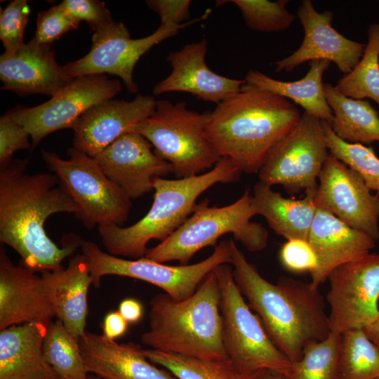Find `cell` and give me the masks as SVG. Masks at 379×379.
<instances>
[{
	"label": "cell",
	"instance_id": "6da1fadb",
	"mask_svg": "<svg viewBox=\"0 0 379 379\" xmlns=\"http://www.w3.org/2000/svg\"><path fill=\"white\" fill-rule=\"evenodd\" d=\"M27 164V159H16L0 169V241L20 255L23 266L53 271L63 267L84 240L66 234L58 246L45 231L46 220L58 213L76 215L79 208L55 175L29 173Z\"/></svg>",
	"mask_w": 379,
	"mask_h": 379
},
{
	"label": "cell",
	"instance_id": "7a4b0ae2",
	"mask_svg": "<svg viewBox=\"0 0 379 379\" xmlns=\"http://www.w3.org/2000/svg\"><path fill=\"white\" fill-rule=\"evenodd\" d=\"M231 264L234 281L251 310L292 364L300 359L307 345L330 334L328 315L319 288L287 277L279 278L276 284L268 281L234 241Z\"/></svg>",
	"mask_w": 379,
	"mask_h": 379
},
{
	"label": "cell",
	"instance_id": "3957f363",
	"mask_svg": "<svg viewBox=\"0 0 379 379\" xmlns=\"http://www.w3.org/2000/svg\"><path fill=\"white\" fill-rule=\"evenodd\" d=\"M300 117L286 98L245 84L209 112L206 131L221 157L232 159L242 173H254Z\"/></svg>",
	"mask_w": 379,
	"mask_h": 379
},
{
	"label": "cell",
	"instance_id": "277c9868",
	"mask_svg": "<svg viewBox=\"0 0 379 379\" xmlns=\"http://www.w3.org/2000/svg\"><path fill=\"white\" fill-rule=\"evenodd\" d=\"M220 292L214 271L190 297L159 293L150 301L149 329L140 336L150 349L204 360L229 359L223 340Z\"/></svg>",
	"mask_w": 379,
	"mask_h": 379
},
{
	"label": "cell",
	"instance_id": "5b68a950",
	"mask_svg": "<svg viewBox=\"0 0 379 379\" xmlns=\"http://www.w3.org/2000/svg\"><path fill=\"white\" fill-rule=\"evenodd\" d=\"M241 171L230 159L222 157L211 171L177 179L157 178L152 206L147 214L130 226L98 227L107 253L118 257L138 259L145 255L152 239L161 241L173 233L193 213L197 198L218 182L237 181Z\"/></svg>",
	"mask_w": 379,
	"mask_h": 379
},
{
	"label": "cell",
	"instance_id": "8992f818",
	"mask_svg": "<svg viewBox=\"0 0 379 379\" xmlns=\"http://www.w3.org/2000/svg\"><path fill=\"white\" fill-rule=\"evenodd\" d=\"M208 203L205 199L197 204L189 218L168 237L148 248L144 257L161 263L175 260L187 265L199 251L215 246L218 239L229 233L251 252L267 246V230L262 224L251 221L255 212L248 189L230 205L209 206Z\"/></svg>",
	"mask_w": 379,
	"mask_h": 379
},
{
	"label": "cell",
	"instance_id": "52a82bcc",
	"mask_svg": "<svg viewBox=\"0 0 379 379\" xmlns=\"http://www.w3.org/2000/svg\"><path fill=\"white\" fill-rule=\"evenodd\" d=\"M208 115L189 109L185 102L159 100L153 114L131 131L152 144L177 178H188L213 168L222 158L207 133Z\"/></svg>",
	"mask_w": 379,
	"mask_h": 379
},
{
	"label": "cell",
	"instance_id": "ba28073f",
	"mask_svg": "<svg viewBox=\"0 0 379 379\" xmlns=\"http://www.w3.org/2000/svg\"><path fill=\"white\" fill-rule=\"evenodd\" d=\"M213 271L220 287L224 344L232 365L246 375L270 370L288 377L292 363L251 312L234 281L232 268L222 264Z\"/></svg>",
	"mask_w": 379,
	"mask_h": 379
},
{
	"label": "cell",
	"instance_id": "9c48e42d",
	"mask_svg": "<svg viewBox=\"0 0 379 379\" xmlns=\"http://www.w3.org/2000/svg\"><path fill=\"white\" fill-rule=\"evenodd\" d=\"M48 168L79 208L75 215L86 229L116 225L127 220L131 199L104 173L93 157L74 147L63 159L54 152L41 150Z\"/></svg>",
	"mask_w": 379,
	"mask_h": 379
},
{
	"label": "cell",
	"instance_id": "30bf717a",
	"mask_svg": "<svg viewBox=\"0 0 379 379\" xmlns=\"http://www.w3.org/2000/svg\"><path fill=\"white\" fill-rule=\"evenodd\" d=\"M233 240H223L215 246L213 253L192 265L171 266L145 257L128 260L103 251L95 243L84 240L81 253L89 266L92 284L100 286L107 275L131 277L161 288L175 300L192 296L206 276L217 267L231 263Z\"/></svg>",
	"mask_w": 379,
	"mask_h": 379
},
{
	"label": "cell",
	"instance_id": "8fae6325",
	"mask_svg": "<svg viewBox=\"0 0 379 379\" xmlns=\"http://www.w3.org/2000/svg\"><path fill=\"white\" fill-rule=\"evenodd\" d=\"M328 152L322 121L304 112L272 148L258 172L259 181L271 187L282 185L291 194L316 191Z\"/></svg>",
	"mask_w": 379,
	"mask_h": 379
},
{
	"label": "cell",
	"instance_id": "7c38bea8",
	"mask_svg": "<svg viewBox=\"0 0 379 379\" xmlns=\"http://www.w3.org/2000/svg\"><path fill=\"white\" fill-rule=\"evenodd\" d=\"M208 11L200 18L182 25H162L149 36L132 39L122 22L113 21L93 32L90 51L81 58L61 66L62 74L68 79L89 74H110L119 77L131 93L138 91L133 78L134 67L139 59L154 45L179 33L209 15Z\"/></svg>",
	"mask_w": 379,
	"mask_h": 379
},
{
	"label": "cell",
	"instance_id": "4fadbf2b",
	"mask_svg": "<svg viewBox=\"0 0 379 379\" xmlns=\"http://www.w3.org/2000/svg\"><path fill=\"white\" fill-rule=\"evenodd\" d=\"M122 90L121 81L105 74L77 77L51 96L47 102L33 107L18 106L9 111L32 139V149L48 135L63 128H73L80 117L91 107L114 98Z\"/></svg>",
	"mask_w": 379,
	"mask_h": 379
},
{
	"label": "cell",
	"instance_id": "5bb4252c",
	"mask_svg": "<svg viewBox=\"0 0 379 379\" xmlns=\"http://www.w3.org/2000/svg\"><path fill=\"white\" fill-rule=\"evenodd\" d=\"M331 333L364 329L379 317V254L368 253L329 274Z\"/></svg>",
	"mask_w": 379,
	"mask_h": 379
},
{
	"label": "cell",
	"instance_id": "9a60e30c",
	"mask_svg": "<svg viewBox=\"0 0 379 379\" xmlns=\"http://www.w3.org/2000/svg\"><path fill=\"white\" fill-rule=\"evenodd\" d=\"M318 179L314 199L317 208L379 239V194H372L356 171L330 153Z\"/></svg>",
	"mask_w": 379,
	"mask_h": 379
},
{
	"label": "cell",
	"instance_id": "2e32d148",
	"mask_svg": "<svg viewBox=\"0 0 379 379\" xmlns=\"http://www.w3.org/2000/svg\"><path fill=\"white\" fill-rule=\"evenodd\" d=\"M297 16L304 30L302 42L290 55L274 62L276 72H289L314 60L333 62L344 74L351 72L362 57L366 44L340 34L332 26L333 13L318 12L310 0L301 1Z\"/></svg>",
	"mask_w": 379,
	"mask_h": 379
},
{
	"label": "cell",
	"instance_id": "e0dca14e",
	"mask_svg": "<svg viewBox=\"0 0 379 379\" xmlns=\"http://www.w3.org/2000/svg\"><path fill=\"white\" fill-rule=\"evenodd\" d=\"M152 144L142 135L128 131L93 158L106 176L131 199L153 190L158 177L172 173L166 161L152 150Z\"/></svg>",
	"mask_w": 379,
	"mask_h": 379
},
{
	"label": "cell",
	"instance_id": "ac0fdd59",
	"mask_svg": "<svg viewBox=\"0 0 379 379\" xmlns=\"http://www.w3.org/2000/svg\"><path fill=\"white\" fill-rule=\"evenodd\" d=\"M157 100L138 94L131 101L109 99L84 112L72 130L73 147L94 157L154 112Z\"/></svg>",
	"mask_w": 379,
	"mask_h": 379
},
{
	"label": "cell",
	"instance_id": "d6986e66",
	"mask_svg": "<svg viewBox=\"0 0 379 379\" xmlns=\"http://www.w3.org/2000/svg\"><path fill=\"white\" fill-rule=\"evenodd\" d=\"M56 316L42 276L15 265L0 251V331L26 323L49 324Z\"/></svg>",
	"mask_w": 379,
	"mask_h": 379
},
{
	"label": "cell",
	"instance_id": "ffe728a7",
	"mask_svg": "<svg viewBox=\"0 0 379 379\" xmlns=\"http://www.w3.org/2000/svg\"><path fill=\"white\" fill-rule=\"evenodd\" d=\"M207 50V41L202 39L171 52L166 61L171 72L154 86L153 93L185 92L218 105L239 93L245 79H231L213 72L205 61Z\"/></svg>",
	"mask_w": 379,
	"mask_h": 379
},
{
	"label": "cell",
	"instance_id": "44dd1931",
	"mask_svg": "<svg viewBox=\"0 0 379 379\" xmlns=\"http://www.w3.org/2000/svg\"><path fill=\"white\" fill-rule=\"evenodd\" d=\"M1 90L19 95L44 94L53 96L74 79L64 77L51 46L30 40L11 55L0 57Z\"/></svg>",
	"mask_w": 379,
	"mask_h": 379
},
{
	"label": "cell",
	"instance_id": "7402d4cb",
	"mask_svg": "<svg viewBox=\"0 0 379 379\" xmlns=\"http://www.w3.org/2000/svg\"><path fill=\"white\" fill-rule=\"evenodd\" d=\"M307 241L317 260V267L310 273V284L319 288L334 269L370 253L376 241L332 213L317 208Z\"/></svg>",
	"mask_w": 379,
	"mask_h": 379
},
{
	"label": "cell",
	"instance_id": "603a6c76",
	"mask_svg": "<svg viewBox=\"0 0 379 379\" xmlns=\"http://www.w3.org/2000/svg\"><path fill=\"white\" fill-rule=\"evenodd\" d=\"M79 343L88 373L102 379H178L150 362L138 344L118 343L87 331Z\"/></svg>",
	"mask_w": 379,
	"mask_h": 379
},
{
	"label": "cell",
	"instance_id": "cb8c5ba5",
	"mask_svg": "<svg viewBox=\"0 0 379 379\" xmlns=\"http://www.w3.org/2000/svg\"><path fill=\"white\" fill-rule=\"evenodd\" d=\"M48 325L26 323L1 330L0 379H61L43 350Z\"/></svg>",
	"mask_w": 379,
	"mask_h": 379
},
{
	"label": "cell",
	"instance_id": "d4e9b609",
	"mask_svg": "<svg viewBox=\"0 0 379 379\" xmlns=\"http://www.w3.org/2000/svg\"><path fill=\"white\" fill-rule=\"evenodd\" d=\"M56 317L66 329L79 339L86 332L88 293L92 284L84 255L77 254L66 268L41 272Z\"/></svg>",
	"mask_w": 379,
	"mask_h": 379
},
{
	"label": "cell",
	"instance_id": "484cf974",
	"mask_svg": "<svg viewBox=\"0 0 379 379\" xmlns=\"http://www.w3.org/2000/svg\"><path fill=\"white\" fill-rule=\"evenodd\" d=\"M258 181L253 187L252 204L255 215L263 216L269 226L286 240L307 241L317 208L316 191L305 192L300 199H287Z\"/></svg>",
	"mask_w": 379,
	"mask_h": 379
},
{
	"label": "cell",
	"instance_id": "4316f807",
	"mask_svg": "<svg viewBox=\"0 0 379 379\" xmlns=\"http://www.w3.org/2000/svg\"><path fill=\"white\" fill-rule=\"evenodd\" d=\"M329 65L327 60L312 61L305 77L293 81H279L258 70L251 69L246 75V84L291 100L307 114L331 125L333 114L322 81L324 73Z\"/></svg>",
	"mask_w": 379,
	"mask_h": 379
},
{
	"label": "cell",
	"instance_id": "83f0119b",
	"mask_svg": "<svg viewBox=\"0 0 379 379\" xmlns=\"http://www.w3.org/2000/svg\"><path fill=\"white\" fill-rule=\"evenodd\" d=\"M324 92L333 114L331 126L339 138L362 145L379 142V114L368 101L346 97L328 83Z\"/></svg>",
	"mask_w": 379,
	"mask_h": 379
},
{
	"label": "cell",
	"instance_id": "f1b7e54d",
	"mask_svg": "<svg viewBox=\"0 0 379 379\" xmlns=\"http://www.w3.org/2000/svg\"><path fill=\"white\" fill-rule=\"evenodd\" d=\"M142 353L178 379H253L255 375L240 373L230 359L204 360L154 349H142Z\"/></svg>",
	"mask_w": 379,
	"mask_h": 379
},
{
	"label": "cell",
	"instance_id": "f546056e",
	"mask_svg": "<svg viewBox=\"0 0 379 379\" xmlns=\"http://www.w3.org/2000/svg\"><path fill=\"white\" fill-rule=\"evenodd\" d=\"M336 90L356 99L370 98L379 105V23L368 28V43L362 57L349 73L339 79Z\"/></svg>",
	"mask_w": 379,
	"mask_h": 379
},
{
	"label": "cell",
	"instance_id": "4dcf8cb0",
	"mask_svg": "<svg viewBox=\"0 0 379 379\" xmlns=\"http://www.w3.org/2000/svg\"><path fill=\"white\" fill-rule=\"evenodd\" d=\"M46 361L61 379H88L79 339L59 319L47 327L43 343Z\"/></svg>",
	"mask_w": 379,
	"mask_h": 379
},
{
	"label": "cell",
	"instance_id": "1f68e13d",
	"mask_svg": "<svg viewBox=\"0 0 379 379\" xmlns=\"http://www.w3.org/2000/svg\"><path fill=\"white\" fill-rule=\"evenodd\" d=\"M379 378V347L364 329L341 334L338 379H377Z\"/></svg>",
	"mask_w": 379,
	"mask_h": 379
},
{
	"label": "cell",
	"instance_id": "d6a6232c",
	"mask_svg": "<svg viewBox=\"0 0 379 379\" xmlns=\"http://www.w3.org/2000/svg\"><path fill=\"white\" fill-rule=\"evenodd\" d=\"M341 335L333 333L305 347L288 379H338Z\"/></svg>",
	"mask_w": 379,
	"mask_h": 379
},
{
	"label": "cell",
	"instance_id": "836d02e7",
	"mask_svg": "<svg viewBox=\"0 0 379 379\" xmlns=\"http://www.w3.org/2000/svg\"><path fill=\"white\" fill-rule=\"evenodd\" d=\"M329 152L356 171L367 187L379 194V158L371 147L339 138L330 124L322 121Z\"/></svg>",
	"mask_w": 379,
	"mask_h": 379
},
{
	"label": "cell",
	"instance_id": "e575fe53",
	"mask_svg": "<svg viewBox=\"0 0 379 379\" xmlns=\"http://www.w3.org/2000/svg\"><path fill=\"white\" fill-rule=\"evenodd\" d=\"M241 12L246 25L252 30L274 32L287 29L295 20L286 6L289 1L232 0Z\"/></svg>",
	"mask_w": 379,
	"mask_h": 379
},
{
	"label": "cell",
	"instance_id": "d590c367",
	"mask_svg": "<svg viewBox=\"0 0 379 379\" xmlns=\"http://www.w3.org/2000/svg\"><path fill=\"white\" fill-rule=\"evenodd\" d=\"M31 9L27 0H14L1 9L0 39L5 48L4 53L11 55L25 42L24 34Z\"/></svg>",
	"mask_w": 379,
	"mask_h": 379
},
{
	"label": "cell",
	"instance_id": "8d00e7d4",
	"mask_svg": "<svg viewBox=\"0 0 379 379\" xmlns=\"http://www.w3.org/2000/svg\"><path fill=\"white\" fill-rule=\"evenodd\" d=\"M79 23L58 4L38 13L36 28L32 40L39 44L51 46L65 33L77 29Z\"/></svg>",
	"mask_w": 379,
	"mask_h": 379
},
{
	"label": "cell",
	"instance_id": "74e56055",
	"mask_svg": "<svg viewBox=\"0 0 379 379\" xmlns=\"http://www.w3.org/2000/svg\"><path fill=\"white\" fill-rule=\"evenodd\" d=\"M67 14L80 22L85 21L95 32L112 23L109 11L103 1L98 0H63L59 4Z\"/></svg>",
	"mask_w": 379,
	"mask_h": 379
},
{
	"label": "cell",
	"instance_id": "f35d334b",
	"mask_svg": "<svg viewBox=\"0 0 379 379\" xmlns=\"http://www.w3.org/2000/svg\"><path fill=\"white\" fill-rule=\"evenodd\" d=\"M29 138V134L13 120L8 112L0 117V169L12 162L16 151L32 148Z\"/></svg>",
	"mask_w": 379,
	"mask_h": 379
},
{
	"label": "cell",
	"instance_id": "ab89813d",
	"mask_svg": "<svg viewBox=\"0 0 379 379\" xmlns=\"http://www.w3.org/2000/svg\"><path fill=\"white\" fill-rule=\"evenodd\" d=\"M281 265L293 272H312L317 265V260L312 246L307 241L301 239L287 240L279 251Z\"/></svg>",
	"mask_w": 379,
	"mask_h": 379
},
{
	"label": "cell",
	"instance_id": "60d3db41",
	"mask_svg": "<svg viewBox=\"0 0 379 379\" xmlns=\"http://www.w3.org/2000/svg\"><path fill=\"white\" fill-rule=\"evenodd\" d=\"M147 6L156 12L162 25H182L190 16V0H147Z\"/></svg>",
	"mask_w": 379,
	"mask_h": 379
},
{
	"label": "cell",
	"instance_id": "b9f144b4",
	"mask_svg": "<svg viewBox=\"0 0 379 379\" xmlns=\"http://www.w3.org/2000/svg\"><path fill=\"white\" fill-rule=\"evenodd\" d=\"M128 324L119 311L108 312L102 322V335L109 340H115L126 332Z\"/></svg>",
	"mask_w": 379,
	"mask_h": 379
},
{
	"label": "cell",
	"instance_id": "7bdbcfd3",
	"mask_svg": "<svg viewBox=\"0 0 379 379\" xmlns=\"http://www.w3.org/2000/svg\"><path fill=\"white\" fill-rule=\"evenodd\" d=\"M118 311L128 323H136L142 316L143 307L137 299L128 298L121 301Z\"/></svg>",
	"mask_w": 379,
	"mask_h": 379
},
{
	"label": "cell",
	"instance_id": "ee69618b",
	"mask_svg": "<svg viewBox=\"0 0 379 379\" xmlns=\"http://www.w3.org/2000/svg\"><path fill=\"white\" fill-rule=\"evenodd\" d=\"M364 331L369 339L379 347V317L373 323L364 328Z\"/></svg>",
	"mask_w": 379,
	"mask_h": 379
},
{
	"label": "cell",
	"instance_id": "f6af8a7d",
	"mask_svg": "<svg viewBox=\"0 0 379 379\" xmlns=\"http://www.w3.org/2000/svg\"><path fill=\"white\" fill-rule=\"evenodd\" d=\"M253 379H288V377L276 371L262 370L256 373Z\"/></svg>",
	"mask_w": 379,
	"mask_h": 379
},
{
	"label": "cell",
	"instance_id": "bcb514c9",
	"mask_svg": "<svg viewBox=\"0 0 379 379\" xmlns=\"http://www.w3.org/2000/svg\"><path fill=\"white\" fill-rule=\"evenodd\" d=\"M88 379H102V378L97 377L95 375L89 374Z\"/></svg>",
	"mask_w": 379,
	"mask_h": 379
},
{
	"label": "cell",
	"instance_id": "7dc6e473",
	"mask_svg": "<svg viewBox=\"0 0 379 379\" xmlns=\"http://www.w3.org/2000/svg\"><path fill=\"white\" fill-rule=\"evenodd\" d=\"M377 379H379V378H377Z\"/></svg>",
	"mask_w": 379,
	"mask_h": 379
}]
</instances>
